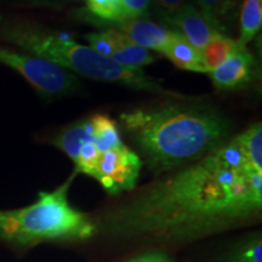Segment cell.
<instances>
[{
	"label": "cell",
	"mask_w": 262,
	"mask_h": 262,
	"mask_svg": "<svg viewBox=\"0 0 262 262\" xmlns=\"http://www.w3.org/2000/svg\"><path fill=\"white\" fill-rule=\"evenodd\" d=\"M261 208L262 172L251 168L234 137L152 183L114 210L108 224L120 234L185 238L245 221Z\"/></svg>",
	"instance_id": "cell-1"
},
{
	"label": "cell",
	"mask_w": 262,
	"mask_h": 262,
	"mask_svg": "<svg viewBox=\"0 0 262 262\" xmlns=\"http://www.w3.org/2000/svg\"><path fill=\"white\" fill-rule=\"evenodd\" d=\"M120 125L156 171L196 160L227 141L228 118L199 104H164L119 116Z\"/></svg>",
	"instance_id": "cell-2"
},
{
	"label": "cell",
	"mask_w": 262,
	"mask_h": 262,
	"mask_svg": "<svg viewBox=\"0 0 262 262\" xmlns=\"http://www.w3.org/2000/svg\"><path fill=\"white\" fill-rule=\"evenodd\" d=\"M3 38L33 56L40 57L71 73L80 74L89 79L123 85L149 94L182 97L180 94L164 89L158 81L149 78L142 70L124 67L112 58L97 54L86 45L74 41L66 33L16 26L6 29L3 33Z\"/></svg>",
	"instance_id": "cell-3"
},
{
	"label": "cell",
	"mask_w": 262,
	"mask_h": 262,
	"mask_svg": "<svg viewBox=\"0 0 262 262\" xmlns=\"http://www.w3.org/2000/svg\"><path fill=\"white\" fill-rule=\"evenodd\" d=\"M72 179L52 192H40L32 205L0 211V239L18 244H35L54 239H86L96 225L68 202Z\"/></svg>",
	"instance_id": "cell-4"
},
{
	"label": "cell",
	"mask_w": 262,
	"mask_h": 262,
	"mask_svg": "<svg viewBox=\"0 0 262 262\" xmlns=\"http://www.w3.org/2000/svg\"><path fill=\"white\" fill-rule=\"evenodd\" d=\"M0 62L18 72L47 96H63L74 93L79 86V80L73 73L31 54L0 47Z\"/></svg>",
	"instance_id": "cell-5"
},
{
	"label": "cell",
	"mask_w": 262,
	"mask_h": 262,
	"mask_svg": "<svg viewBox=\"0 0 262 262\" xmlns=\"http://www.w3.org/2000/svg\"><path fill=\"white\" fill-rule=\"evenodd\" d=\"M142 162L126 145L101 153L94 179L108 193L117 194L135 187Z\"/></svg>",
	"instance_id": "cell-6"
},
{
	"label": "cell",
	"mask_w": 262,
	"mask_h": 262,
	"mask_svg": "<svg viewBox=\"0 0 262 262\" xmlns=\"http://www.w3.org/2000/svg\"><path fill=\"white\" fill-rule=\"evenodd\" d=\"M254 68V55L248 50L247 45L239 42L227 60L208 74L217 90H235L250 83Z\"/></svg>",
	"instance_id": "cell-7"
},
{
	"label": "cell",
	"mask_w": 262,
	"mask_h": 262,
	"mask_svg": "<svg viewBox=\"0 0 262 262\" xmlns=\"http://www.w3.org/2000/svg\"><path fill=\"white\" fill-rule=\"evenodd\" d=\"M164 19L173 26L176 32L183 35L187 41L199 50L204 48L216 34H219V32L209 24L208 19L192 3L183 5L178 11L164 17Z\"/></svg>",
	"instance_id": "cell-8"
},
{
	"label": "cell",
	"mask_w": 262,
	"mask_h": 262,
	"mask_svg": "<svg viewBox=\"0 0 262 262\" xmlns=\"http://www.w3.org/2000/svg\"><path fill=\"white\" fill-rule=\"evenodd\" d=\"M114 25L117 29L126 34L137 45L160 54H164L175 34V29L165 28L145 18L126 19Z\"/></svg>",
	"instance_id": "cell-9"
},
{
	"label": "cell",
	"mask_w": 262,
	"mask_h": 262,
	"mask_svg": "<svg viewBox=\"0 0 262 262\" xmlns=\"http://www.w3.org/2000/svg\"><path fill=\"white\" fill-rule=\"evenodd\" d=\"M112 32L114 49L111 58L114 62L126 68H139L141 70V67H143V66L150 64L156 61L155 56L150 54L149 50L137 45L119 29L112 28Z\"/></svg>",
	"instance_id": "cell-10"
},
{
	"label": "cell",
	"mask_w": 262,
	"mask_h": 262,
	"mask_svg": "<svg viewBox=\"0 0 262 262\" xmlns=\"http://www.w3.org/2000/svg\"><path fill=\"white\" fill-rule=\"evenodd\" d=\"M163 55L181 70L205 73L201 50L193 47L191 42L187 41V39L179 32L175 31L171 41L169 42Z\"/></svg>",
	"instance_id": "cell-11"
},
{
	"label": "cell",
	"mask_w": 262,
	"mask_h": 262,
	"mask_svg": "<svg viewBox=\"0 0 262 262\" xmlns=\"http://www.w3.org/2000/svg\"><path fill=\"white\" fill-rule=\"evenodd\" d=\"M88 141H95L90 120H83L67 126L55 137L52 143L58 147L75 163L81 146Z\"/></svg>",
	"instance_id": "cell-12"
},
{
	"label": "cell",
	"mask_w": 262,
	"mask_h": 262,
	"mask_svg": "<svg viewBox=\"0 0 262 262\" xmlns=\"http://www.w3.org/2000/svg\"><path fill=\"white\" fill-rule=\"evenodd\" d=\"M195 8L219 33L228 28L238 0H194ZM224 34V33H222Z\"/></svg>",
	"instance_id": "cell-13"
},
{
	"label": "cell",
	"mask_w": 262,
	"mask_h": 262,
	"mask_svg": "<svg viewBox=\"0 0 262 262\" xmlns=\"http://www.w3.org/2000/svg\"><path fill=\"white\" fill-rule=\"evenodd\" d=\"M238 44V40L229 38L225 34H221V33H219L214 38L210 39L208 44L201 49V56L205 74H208L209 72L215 70L221 63H224L229 55L233 52L234 49L237 48Z\"/></svg>",
	"instance_id": "cell-14"
},
{
	"label": "cell",
	"mask_w": 262,
	"mask_h": 262,
	"mask_svg": "<svg viewBox=\"0 0 262 262\" xmlns=\"http://www.w3.org/2000/svg\"><path fill=\"white\" fill-rule=\"evenodd\" d=\"M90 122L93 126L95 145L97 146L100 153L124 145L117 123L110 117L103 116V114H96L91 118Z\"/></svg>",
	"instance_id": "cell-15"
},
{
	"label": "cell",
	"mask_w": 262,
	"mask_h": 262,
	"mask_svg": "<svg viewBox=\"0 0 262 262\" xmlns=\"http://www.w3.org/2000/svg\"><path fill=\"white\" fill-rule=\"evenodd\" d=\"M262 26V0H243L239 12V42L248 45Z\"/></svg>",
	"instance_id": "cell-16"
},
{
	"label": "cell",
	"mask_w": 262,
	"mask_h": 262,
	"mask_svg": "<svg viewBox=\"0 0 262 262\" xmlns=\"http://www.w3.org/2000/svg\"><path fill=\"white\" fill-rule=\"evenodd\" d=\"M235 139L251 168L262 172V124L255 123Z\"/></svg>",
	"instance_id": "cell-17"
},
{
	"label": "cell",
	"mask_w": 262,
	"mask_h": 262,
	"mask_svg": "<svg viewBox=\"0 0 262 262\" xmlns=\"http://www.w3.org/2000/svg\"><path fill=\"white\" fill-rule=\"evenodd\" d=\"M91 14L104 21L117 24L123 21V12L120 0H88Z\"/></svg>",
	"instance_id": "cell-18"
},
{
	"label": "cell",
	"mask_w": 262,
	"mask_h": 262,
	"mask_svg": "<svg viewBox=\"0 0 262 262\" xmlns=\"http://www.w3.org/2000/svg\"><path fill=\"white\" fill-rule=\"evenodd\" d=\"M100 150L95 145V141H88L85 142L79 150V156L75 160V171L83 172L94 178L95 170L100 158Z\"/></svg>",
	"instance_id": "cell-19"
},
{
	"label": "cell",
	"mask_w": 262,
	"mask_h": 262,
	"mask_svg": "<svg viewBox=\"0 0 262 262\" xmlns=\"http://www.w3.org/2000/svg\"><path fill=\"white\" fill-rule=\"evenodd\" d=\"M84 39L89 44V48L93 49L95 52L111 58L114 49L112 29H107L104 32L89 33V34L84 35Z\"/></svg>",
	"instance_id": "cell-20"
},
{
	"label": "cell",
	"mask_w": 262,
	"mask_h": 262,
	"mask_svg": "<svg viewBox=\"0 0 262 262\" xmlns=\"http://www.w3.org/2000/svg\"><path fill=\"white\" fill-rule=\"evenodd\" d=\"M123 21L146 17L148 14L150 0H120Z\"/></svg>",
	"instance_id": "cell-21"
},
{
	"label": "cell",
	"mask_w": 262,
	"mask_h": 262,
	"mask_svg": "<svg viewBox=\"0 0 262 262\" xmlns=\"http://www.w3.org/2000/svg\"><path fill=\"white\" fill-rule=\"evenodd\" d=\"M233 262H262V243L260 239L251 242L239 250Z\"/></svg>",
	"instance_id": "cell-22"
},
{
	"label": "cell",
	"mask_w": 262,
	"mask_h": 262,
	"mask_svg": "<svg viewBox=\"0 0 262 262\" xmlns=\"http://www.w3.org/2000/svg\"><path fill=\"white\" fill-rule=\"evenodd\" d=\"M150 3L158 10L160 17L164 18L178 11L183 5L191 3V0H150Z\"/></svg>",
	"instance_id": "cell-23"
},
{
	"label": "cell",
	"mask_w": 262,
	"mask_h": 262,
	"mask_svg": "<svg viewBox=\"0 0 262 262\" xmlns=\"http://www.w3.org/2000/svg\"><path fill=\"white\" fill-rule=\"evenodd\" d=\"M127 262H171V260H170L165 254L148 253V254L140 255V256L133 258V260Z\"/></svg>",
	"instance_id": "cell-24"
}]
</instances>
